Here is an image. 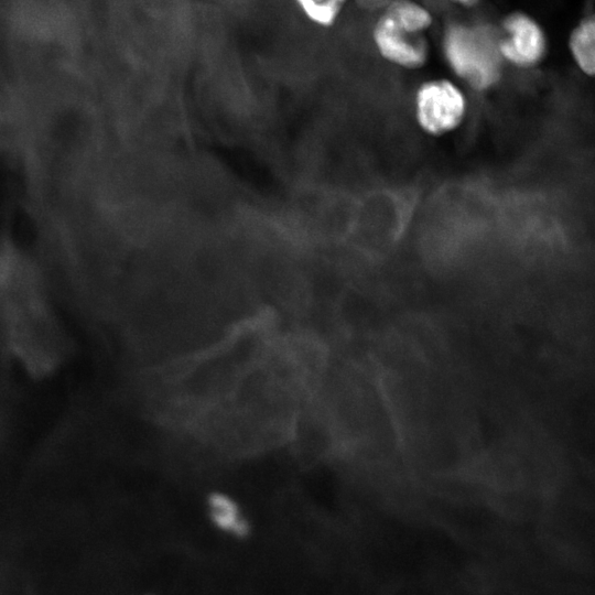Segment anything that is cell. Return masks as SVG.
Masks as SVG:
<instances>
[{
	"mask_svg": "<svg viewBox=\"0 0 595 595\" xmlns=\"http://www.w3.org/2000/svg\"><path fill=\"white\" fill-rule=\"evenodd\" d=\"M273 339L264 332L242 329L190 356L158 365L151 383L158 415L187 431L234 390Z\"/></svg>",
	"mask_w": 595,
	"mask_h": 595,
	"instance_id": "cell-1",
	"label": "cell"
},
{
	"mask_svg": "<svg viewBox=\"0 0 595 595\" xmlns=\"http://www.w3.org/2000/svg\"><path fill=\"white\" fill-rule=\"evenodd\" d=\"M439 48L452 77L463 87L486 93L501 82L506 67L497 52L495 24L480 19H450L441 29Z\"/></svg>",
	"mask_w": 595,
	"mask_h": 595,
	"instance_id": "cell-2",
	"label": "cell"
},
{
	"mask_svg": "<svg viewBox=\"0 0 595 595\" xmlns=\"http://www.w3.org/2000/svg\"><path fill=\"white\" fill-rule=\"evenodd\" d=\"M496 26L497 52L505 67L534 71L550 52L549 35L542 23L524 10H510Z\"/></svg>",
	"mask_w": 595,
	"mask_h": 595,
	"instance_id": "cell-3",
	"label": "cell"
},
{
	"mask_svg": "<svg viewBox=\"0 0 595 595\" xmlns=\"http://www.w3.org/2000/svg\"><path fill=\"white\" fill-rule=\"evenodd\" d=\"M467 107L465 89L453 77H429L418 85L414 93L416 121L431 134L456 129L463 122Z\"/></svg>",
	"mask_w": 595,
	"mask_h": 595,
	"instance_id": "cell-4",
	"label": "cell"
},
{
	"mask_svg": "<svg viewBox=\"0 0 595 595\" xmlns=\"http://www.w3.org/2000/svg\"><path fill=\"white\" fill-rule=\"evenodd\" d=\"M371 39L379 56L396 68L421 71L430 63L432 50L428 35L407 31L383 10L372 25Z\"/></svg>",
	"mask_w": 595,
	"mask_h": 595,
	"instance_id": "cell-5",
	"label": "cell"
},
{
	"mask_svg": "<svg viewBox=\"0 0 595 595\" xmlns=\"http://www.w3.org/2000/svg\"><path fill=\"white\" fill-rule=\"evenodd\" d=\"M567 51L576 68L586 77L595 73V20L593 13L582 17L567 36Z\"/></svg>",
	"mask_w": 595,
	"mask_h": 595,
	"instance_id": "cell-6",
	"label": "cell"
},
{
	"mask_svg": "<svg viewBox=\"0 0 595 595\" xmlns=\"http://www.w3.org/2000/svg\"><path fill=\"white\" fill-rule=\"evenodd\" d=\"M381 10L413 34L428 35L435 24L433 10L420 0H392Z\"/></svg>",
	"mask_w": 595,
	"mask_h": 595,
	"instance_id": "cell-7",
	"label": "cell"
},
{
	"mask_svg": "<svg viewBox=\"0 0 595 595\" xmlns=\"http://www.w3.org/2000/svg\"><path fill=\"white\" fill-rule=\"evenodd\" d=\"M447 3L461 10H475L482 6L485 0H435Z\"/></svg>",
	"mask_w": 595,
	"mask_h": 595,
	"instance_id": "cell-8",
	"label": "cell"
},
{
	"mask_svg": "<svg viewBox=\"0 0 595 595\" xmlns=\"http://www.w3.org/2000/svg\"><path fill=\"white\" fill-rule=\"evenodd\" d=\"M370 2H376L378 6H381L385 8L388 3H390L392 0H368Z\"/></svg>",
	"mask_w": 595,
	"mask_h": 595,
	"instance_id": "cell-9",
	"label": "cell"
}]
</instances>
